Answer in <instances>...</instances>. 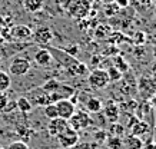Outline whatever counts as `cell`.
<instances>
[{"label":"cell","mask_w":156,"mask_h":149,"mask_svg":"<svg viewBox=\"0 0 156 149\" xmlns=\"http://www.w3.org/2000/svg\"><path fill=\"white\" fill-rule=\"evenodd\" d=\"M32 69V60L26 55H14L9 63V75L16 77L26 76Z\"/></svg>","instance_id":"1"},{"label":"cell","mask_w":156,"mask_h":149,"mask_svg":"<svg viewBox=\"0 0 156 149\" xmlns=\"http://www.w3.org/2000/svg\"><path fill=\"white\" fill-rule=\"evenodd\" d=\"M67 123H69V128H72L73 130L76 132H79L82 129H87L89 126H92L93 123V120L90 118V115L87 112L85 111H76L72 118L67 120Z\"/></svg>","instance_id":"2"},{"label":"cell","mask_w":156,"mask_h":149,"mask_svg":"<svg viewBox=\"0 0 156 149\" xmlns=\"http://www.w3.org/2000/svg\"><path fill=\"white\" fill-rule=\"evenodd\" d=\"M69 15L76 20H82L85 19L86 16L89 15V12L92 10V5H90L89 0H75L69 7Z\"/></svg>","instance_id":"3"},{"label":"cell","mask_w":156,"mask_h":149,"mask_svg":"<svg viewBox=\"0 0 156 149\" xmlns=\"http://www.w3.org/2000/svg\"><path fill=\"white\" fill-rule=\"evenodd\" d=\"M26 98L32 103V106H46L49 103H52L50 95L42 86H37V87H34V89H32V90H29L26 93Z\"/></svg>","instance_id":"4"},{"label":"cell","mask_w":156,"mask_h":149,"mask_svg":"<svg viewBox=\"0 0 156 149\" xmlns=\"http://www.w3.org/2000/svg\"><path fill=\"white\" fill-rule=\"evenodd\" d=\"M33 36V30L26 24H14L10 27V39L16 43H24L29 42Z\"/></svg>","instance_id":"5"},{"label":"cell","mask_w":156,"mask_h":149,"mask_svg":"<svg viewBox=\"0 0 156 149\" xmlns=\"http://www.w3.org/2000/svg\"><path fill=\"white\" fill-rule=\"evenodd\" d=\"M87 83L90 85V87H93L96 90H100V89H105L110 82H109L106 70H103V69H95V70H92L89 73Z\"/></svg>","instance_id":"6"},{"label":"cell","mask_w":156,"mask_h":149,"mask_svg":"<svg viewBox=\"0 0 156 149\" xmlns=\"http://www.w3.org/2000/svg\"><path fill=\"white\" fill-rule=\"evenodd\" d=\"M57 140L62 149H72L75 145L79 144V132L73 130L72 128H67L65 132H62L57 136Z\"/></svg>","instance_id":"7"},{"label":"cell","mask_w":156,"mask_h":149,"mask_svg":"<svg viewBox=\"0 0 156 149\" xmlns=\"http://www.w3.org/2000/svg\"><path fill=\"white\" fill-rule=\"evenodd\" d=\"M55 105H56L57 109V116L62 118V119L69 120L72 118V115L76 112L75 102L72 99H62V101L55 102Z\"/></svg>","instance_id":"8"},{"label":"cell","mask_w":156,"mask_h":149,"mask_svg":"<svg viewBox=\"0 0 156 149\" xmlns=\"http://www.w3.org/2000/svg\"><path fill=\"white\" fill-rule=\"evenodd\" d=\"M34 43L40 44L42 48L48 46L50 42L53 40V32L49 29L48 26H40L33 32V36H32Z\"/></svg>","instance_id":"9"},{"label":"cell","mask_w":156,"mask_h":149,"mask_svg":"<svg viewBox=\"0 0 156 149\" xmlns=\"http://www.w3.org/2000/svg\"><path fill=\"white\" fill-rule=\"evenodd\" d=\"M69 128V123H67L66 119H62V118H55V119L49 120V125H48V133L50 136H55L57 138L62 132Z\"/></svg>","instance_id":"10"},{"label":"cell","mask_w":156,"mask_h":149,"mask_svg":"<svg viewBox=\"0 0 156 149\" xmlns=\"http://www.w3.org/2000/svg\"><path fill=\"white\" fill-rule=\"evenodd\" d=\"M129 128H130V133L136 135L139 138H143L146 133L151 132V126L147 125L145 120H139L137 118H132V120L129 122Z\"/></svg>","instance_id":"11"},{"label":"cell","mask_w":156,"mask_h":149,"mask_svg":"<svg viewBox=\"0 0 156 149\" xmlns=\"http://www.w3.org/2000/svg\"><path fill=\"white\" fill-rule=\"evenodd\" d=\"M33 60L36 65H39L40 67H48L52 65L53 58H52V53L49 52L48 48H40L37 52L34 53Z\"/></svg>","instance_id":"12"},{"label":"cell","mask_w":156,"mask_h":149,"mask_svg":"<svg viewBox=\"0 0 156 149\" xmlns=\"http://www.w3.org/2000/svg\"><path fill=\"white\" fill-rule=\"evenodd\" d=\"M102 111H103L105 113V118L110 122V123H115V122H118L119 120V113H120V111H119V106L115 103L113 101H108L106 103L103 105V108H102Z\"/></svg>","instance_id":"13"},{"label":"cell","mask_w":156,"mask_h":149,"mask_svg":"<svg viewBox=\"0 0 156 149\" xmlns=\"http://www.w3.org/2000/svg\"><path fill=\"white\" fill-rule=\"evenodd\" d=\"M139 90L142 93L143 98H151L156 90V83L152 82L147 77H140L139 80Z\"/></svg>","instance_id":"14"},{"label":"cell","mask_w":156,"mask_h":149,"mask_svg":"<svg viewBox=\"0 0 156 149\" xmlns=\"http://www.w3.org/2000/svg\"><path fill=\"white\" fill-rule=\"evenodd\" d=\"M122 142L125 149H143V146H145V142H143L142 138L132 133L125 136V139H122Z\"/></svg>","instance_id":"15"},{"label":"cell","mask_w":156,"mask_h":149,"mask_svg":"<svg viewBox=\"0 0 156 149\" xmlns=\"http://www.w3.org/2000/svg\"><path fill=\"white\" fill-rule=\"evenodd\" d=\"M22 6L29 13H37L43 9L44 0H22Z\"/></svg>","instance_id":"16"},{"label":"cell","mask_w":156,"mask_h":149,"mask_svg":"<svg viewBox=\"0 0 156 149\" xmlns=\"http://www.w3.org/2000/svg\"><path fill=\"white\" fill-rule=\"evenodd\" d=\"M85 106H86V111L89 112V113H99V112H102L103 103L98 98H87Z\"/></svg>","instance_id":"17"},{"label":"cell","mask_w":156,"mask_h":149,"mask_svg":"<svg viewBox=\"0 0 156 149\" xmlns=\"http://www.w3.org/2000/svg\"><path fill=\"white\" fill-rule=\"evenodd\" d=\"M16 109L20 112V113H30V112L33 111V106L32 103L29 102V99L26 96H20L17 101H16Z\"/></svg>","instance_id":"18"},{"label":"cell","mask_w":156,"mask_h":149,"mask_svg":"<svg viewBox=\"0 0 156 149\" xmlns=\"http://www.w3.org/2000/svg\"><path fill=\"white\" fill-rule=\"evenodd\" d=\"M122 139H123V138H120V136L108 135L105 142H106V146H108V149H122V148H123Z\"/></svg>","instance_id":"19"},{"label":"cell","mask_w":156,"mask_h":149,"mask_svg":"<svg viewBox=\"0 0 156 149\" xmlns=\"http://www.w3.org/2000/svg\"><path fill=\"white\" fill-rule=\"evenodd\" d=\"M10 86H12V77H10V75L0 69V92L9 90Z\"/></svg>","instance_id":"20"},{"label":"cell","mask_w":156,"mask_h":149,"mask_svg":"<svg viewBox=\"0 0 156 149\" xmlns=\"http://www.w3.org/2000/svg\"><path fill=\"white\" fill-rule=\"evenodd\" d=\"M106 73H108V77H109V82H112V83H115V82H119L120 79H122V76H123V73L119 70V69H116L115 66H110L106 70Z\"/></svg>","instance_id":"21"},{"label":"cell","mask_w":156,"mask_h":149,"mask_svg":"<svg viewBox=\"0 0 156 149\" xmlns=\"http://www.w3.org/2000/svg\"><path fill=\"white\" fill-rule=\"evenodd\" d=\"M43 111H44V116H46L49 120L55 119V118H59V116H57V109H56V105H55V103H49V105L43 106Z\"/></svg>","instance_id":"22"},{"label":"cell","mask_w":156,"mask_h":149,"mask_svg":"<svg viewBox=\"0 0 156 149\" xmlns=\"http://www.w3.org/2000/svg\"><path fill=\"white\" fill-rule=\"evenodd\" d=\"M113 60H115V67H116V69H119L122 73L123 72H128V70H129V63L126 62L122 56H115Z\"/></svg>","instance_id":"23"},{"label":"cell","mask_w":156,"mask_h":149,"mask_svg":"<svg viewBox=\"0 0 156 149\" xmlns=\"http://www.w3.org/2000/svg\"><path fill=\"white\" fill-rule=\"evenodd\" d=\"M109 135H115V136H120V138H123V135H125V128H123L120 123L115 122V123H112L110 129H109Z\"/></svg>","instance_id":"24"},{"label":"cell","mask_w":156,"mask_h":149,"mask_svg":"<svg viewBox=\"0 0 156 149\" xmlns=\"http://www.w3.org/2000/svg\"><path fill=\"white\" fill-rule=\"evenodd\" d=\"M9 102H10V99L7 96V93L6 92H0V113H5Z\"/></svg>","instance_id":"25"},{"label":"cell","mask_w":156,"mask_h":149,"mask_svg":"<svg viewBox=\"0 0 156 149\" xmlns=\"http://www.w3.org/2000/svg\"><path fill=\"white\" fill-rule=\"evenodd\" d=\"M60 49L65 53H67L69 56H73V58H76L79 55V48L76 44H67V48H60Z\"/></svg>","instance_id":"26"},{"label":"cell","mask_w":156,"mask_h":149,"mask_svg":"<svg viewBox=\"0 0 156 149\" xmlns=\"http://www.w3.org/2000/svg\"><path fill=\"white\" fill-rule=\"evenodd\" d=\"M6 149H30V148H29V145L26 144V142H23V140H14V142H12Z\"/></svg>","instance_id":"27"},{"label":"cell","mask_w":156,"mask_h":149,"mask_svg":"<svg viewBox=\"0 0 156 149\" xmlns=\"http://www.w3.org/2000/svg\"><path fill=\"white\" fill-rule=\"evenodd\" d=\"M72 149H96V145L93 144H87V142H82V144L75 145Z\"/></svg>","instance_id":"28"},{"label":"cell","mask_w":156,"mask_h":149,"mask_svg":"<svg viewBox=\"0 0 156 149\" xmlns=\"http://www.w3.org/2000/svg\"><path fill=\"white\" fill-rule=\"evenodd\" d=\"M0 33H2V37H3L5 42H12V39H10V27L0 29Z\"/></svg>","instance_id":"29"},{"label":"cell","mask_w":156,"mask_h":149,"mask_svg":"<svg viewBox=\"0 0 156 149\" xmlns=\"http://www.w3.org/2000/svg\"><path fill=\"white\" fill-rule=\"evenodd\" d=\"M95 136H96V140H98V142H105L108 135H106L105 130H99V132H96L95 133Z\"/></svg>","instance_id":"30"},{"label":"cell","mask_w":156,"mask_h":149,"mask_svg":"<svg viewBox=\"0 0 156 149\" xmlns=\"http://www.w3.org/2000/svg\"><path fill=\"white\" fill-rule=\"evenodd\" d=\"M116 5L119 7H126L129 5V0H116Z\"/></svg>","instance_id":"31"},{"label":"cell","mask_w":156,"mask_h":149,"mask_svg":"<svg viewBox=\"0 0 156 149\" xmlns=\"http://www.w3.org/2000/svg\"><path fill=\"white\" fill-rule=\"evenodd\" d=\"M73 2H75V0H60L62 6H63L65 9H67V7H69V6H70L72 3H73Z\"/></svg>","instance_id":"32"},{"label":"cell","mask_w":156,"mask_h":149,"mask_svg":"<svg viewBox=\"0 0 156 149\" xmlns=\"http://www.w3.org/2000/svg\"><path fill=\"white\" fill-rule=\"evenodd\" d=\"M143 149H156V144H155V142H149V144H145Z\"/></svg>","instance_id":"33"},{"label":"cell","mask_w":156,"mask_h":149,"mask_svg":"<svg viewBox=\"0 0 156 149\" xmlns=\"http://www.w3.org/2000/svg\"><path fill=\"white\" fill-rule=\"evenodd\" d=\"M143 34L142 32H139V33H136V40H140V42H143Z\"/></svg>","instance_id":"34"},{"label":"cell","mask_w":156,"mask_h":149,"mask_svg":"<svg viewBox=\"0 0 156 149\" xmlns=\"http://www.w3.org/2000/svg\"><path fill=\"white\" fill-rule=\"evenodd\" d=\"M5 43V40H3V37H2V33H0V46Z\"/></svg>","instance_id":"35"},{"label":"cell","mask_w":156,"mask_h":149,"mask_svg":"<svg viewBox=\"0 0 156 149\" xmlns=\"http://www.w3.org/2000/svg\"><path fill=\"white\" fill-rule=\"evenodd\" d=\"M0 149H6V148H3V146H2V145H0Z\"/></svg>","instance_id":"36"},{"label":"cell","mask_w":156,"mask_h":149,"mask_svg":"<svg viewBox=\"0 0 156 149\" xmlns=\"http://www.w3.org/2000/svg\"><path fill=\"white\" fill-rule=\"evenodd\" d=\"M155 56H156V46H155Z\"/></svg>","instance_id":"37"},{"label":"cell","mask_w":156,"mask_h":149,"mask_svg":"<svg viewBox=\"0 0 156 149\" xmlns=\"http://www.w3.org/2000/svg\"><path fill=\"white\" fill-rule=\"evenodd\" d=\"M0 63H2V58H0Z\"/></svg>","instance_id":"38"},{"label":"cell","mask_w":156,"mask_h":149,"mask_svg":"<svg viewBox=\"0 0 156 149\" xmlns=\"http://www.w3.org/2000/svg\"><path fill=\"white\" fill-rule=\"evenodd\" d=\"M59 149H62V148H59Z\"/></svg>","instance_id":"39"},{"label":"cell","mask_w":156,"mask_h":149,"mask_svg":"<svg viewBox=\"0 0 156 149\" xmlns=\"http://www.w3.org/2000/svg\"><path fill=\"white\" fill-rule=\"evenodd\" d=\"M155 129H156V128H155Z\"/></svg>","instance_id":"40"}]
</instances>
